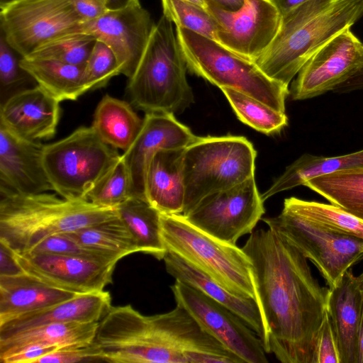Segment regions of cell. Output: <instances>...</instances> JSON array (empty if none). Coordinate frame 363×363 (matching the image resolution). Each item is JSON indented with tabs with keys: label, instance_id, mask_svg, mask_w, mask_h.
<instances>
[{
	"label": "cell",
	"instance_id": "20",
	"mask_svg": "<svg viewBox=\"0 0 363 363\" xmlns=\"http://www.w3.org/2000/svg\"><path fill=\"white\" fill-rule=\"evenodd\" d=\"M44 146L0 125V187L21 194L54 191L44 167Z\"/></svg>",
	"mask_w": 363,
	"mask_h": 363
},
{
	"label": "cell",
	"instance_id": "35",
	"mask_svg": "<svg viewBox=\"0 0 363 363\" xmlns=\"http://www.w3.org/2000/svg\"><path fill=\"white\" fill-rule=\"evenodd\" d=\"M96 40L85 32L66 34L45 43L25 58L52 60L84 67Z\"/></svg>",
	"mask_w": 363,
	"mask_h": 363
},
{
	"label": "cell",
	"instance_id": "53",
	"mask_svg": "<svg viewBox=\"0 0 363 363\" xmlns=\"http://www.w3.org/2000/svg\"><path fill=\"white\" fill-rule=\"evenodd\" d=\"M358 277H359V279H362V280L363 281V272H362V273L361 274H359Z\"/></svg>",
	"mask_w": 363,
	"mask_h": 363
},
{
	"label": "cell",
	"instance_id": "34",
	"mask_svg": "<svg viewBox=\"0 0 363 363\" xmlns=\"http://www.w3.org/2000/svg\"><path fill=\"white\" fill-rule=\"evenodd\" d=\"M238 119L266 135L279 133L288 124L281 112L243 92L230 88L220 89Z\"/></svg>",
	"mask_w": 363,
	"mask_h": 363
},
{
	"label": "cell",
	"instance_id": "16",
	"mask_svg": "<svg viewBox=\"0 0 363 363\" xmlns=\"http://www.w3.org/2000/svg\"><path fill=\"white\" fill-rule=\"evenodd\" d=\"M13 255L24 272L52 286L78 294L104 291L112 283L116 264L79 255Z\"/></svg>",
	"mask_w": 363,
	"mask_h": 363
},
{
	"label": "cell",
	"instance_id": "52",
	"mask_svg": "<svg viewBox=\"0 0 363 363\" xmlns=\"http://www.w3.org/2000/svg\"><path fill=\"white\" fill-rule=\"evenodd\" d=\"M17 0H0V8L9 4H11L13 1H16Z\"/></svg>",
	"mask_w": 363,
	"mask_h": 363
},
{
	"label": "cell",
	"instance_id": "13",
	"mask_svg": "<svg viewBox=\"0 0 363 363\" xmlns=\"http://www.w3.org/2000/svg\"><path fill=\"white\" fill-rule=\"evenodd\" d=\"M176 303L243 363H267L262 340L226 306L181 281L170 286Z\"/></svg>",
	"mask_w": 363,
	"mask_h": 363
},
{
	"label": "cell",
	"instance_id": "9",
	"mask_svg": "<svg viewBox=\"0 0 363 363\" xmlns=\"http://www.w3.org/2000/svg\"><path fill=\"white\" fill-rule=\"evenodd\" d=\"M121 156L116 149L101 140L91 126H82L57 142L45 145L43 163L59 196L68 200H86L87 194Z\"/></svg>",
	"mask_w": 363,
	"mask_h": 363
},
{
	"label": "cell",
	"instance_id": "28",
	"mask_svg": "<svg viewBox=\"0 0 363 363\" xmlns=\"http://www.w3.org/2000/svg\"><path fill=\"white\" fill-rule=\"evenodd\" d=\"M20 65L60 102L75 101L87 91L84 82V67L57 60L21 57Z\"/></svg>",
	"mask_w": 363,
	"mask_h": 363
},
{
	"label": "cell",
	"instance_id": "11",
	"mask_svg": "<svg viewBox=\"0 0 363 363\" xmlns=\"http://www.w3.org/2000/svg\"><path fill=\"white\" fill-rule=\"evenodd\" d=\"M0 9V34L21 57L57 38L84 32L73 0H17Z\"/></svg>",
	"mask_w": 363,
	"mask_h": 363
},
{
	"label": "cell",
	"instance_id": "5",
	"mask_svg": "<svg viewBox=\"0 0 363 363\" xmlns=\"http://www.w3.org/2000/svg\"><path fill=\"white\" fill-rule=\"evenodd\" d=\"M186 69L172 22L162 14L140 64L128 79L126 91L132 104L145 113L182 112L194 102Z\"/></svg>",
	"mask_w": 363,
	"mask_h": 363
},
{
	"label": "cell",
	"instance_id": "24",
	"mask_svg": "<svg viewBox=\"0 0 363 363\" xmlns=\"http://www.w3.org/2000/svg\"><path fill=\"white\" fill-rule=\"evenodd\" d=\"M163 260L167 272L175 280L199 290L237 314L262 340L264 326L257 301L231 293L208 275L177 255L167 252Z\"/></svg>",
	"mask_w": 363,
	"mask_h": 363
},
{
	"label": "cell",
	"instance_id": "44",
	"mask_svg": "<svg viewBox=\"0 0 363 363\" xmlns=\"http://www.w3.org/2000/svg\"><path fill=\"white\" fill-rule=\"evenodd\" d=\"M73 4L84 23L99 18L108 11L104 0H73Z\"/></svg>",
	"mask_w": 363,
	"mask_h": 363
},
{
	"label": "cell",
	"instance_id": "31",
	"mask_svg": "<svg viewBox=\"0 0 363 363\" xmlns=\"http://www.w3.org/2000/svg\"><path fill=\"white\" fill-rule=\"evenodd\" d=\"M303 186L363 220V167L319 175L307 180Z\"/></svg>",
	"mask_w": 363,
	"mask_h": 363
},
{
	"label": "cell",
	"instance_id": "22",
	"mask_svg": "<svg viewBox=\"0 0 363 363\" xmlns=\"http://www.w3.org/2000/svg\"><path fill=\"white\" fill-rule=\"evenodd\" d=\"M362 300L359 280L350 269L337 286L328 288L327 311L335 335L340 363H357Z\"/></svg>",
	"mask_w": 363,
	"mask_h": 363
},
{
	"label": "cell",
	"instance_id": "43",
	"mask_svg": "<svg viewBox=\"0 0 363 363\" xmlns=\"http://www.w3.org/2000/svg\"><path fill=\"white\" fill-rule=\"evenodd\" d=\"M60 349L57 346L30 345L21 347L1 360L4 363H35L38 359Z\"/></svg>",
	"mask_w": 363,
	"mask_h": 363
},
{
	"label": "cell",
	"instance_id": "4",
	"mask_svg": "<svg viewBox=\"0 0 363 363\" xmlns=\"http://www.w3.org/2000/svg\"><path fill=\"white\" fill-rule=\"evenodd\" d=\"M116 208L68 200L48 192L21 194L0 187V242L28 254L43 240L118 218Z\"/></svg>",
	"mask_w": 363,
	"mask_h": 363
},
{
	"label": "cell",
	"instance_id": "21",
	"mask_svg": "<svg viewBox=\"0 0 363 363\" xmlns=\"http://www.w3.org/2000/svg\"><path fill=\"white\" fill-rule=\"evenodd\" d=\"M111 306L108 291L77 294L69 300L0 323V340L48 324L99 322Z\"/></svg>",
	"mask_w": 363,
	"mask_h": 363
},
{
	"label": "cell",
	"instance_id": "30",
	"mask_svg": "<svg viewBox=\"0 0 363 363\" xmlns=\"http://www.w3.org/2000/svg\"><path fill=\"white\" fill-rule=\"evenodd\" d=\"M140 252L163 259L167 249L161 235V213L147 200L132 196L116 207Z\"/></svg>",
	"mask_w": 363,
	"mask_h": 363
},
{
	"label": "cell",
	"instance_id": "12",
	"mask_svg": "<svg viewBox=\"0 0 363 363\" xmlns=\"http://www.w3.org/2000/svg\"><path fill=\"white\" fill-rule=\"evenodd\" d=\"M255 177L210 194L182 216L191 225L228 243L251 234L265 213Z\"/></svg>",
	"mask_w": 363,
	"mask_h": 363
},
{
	"label": "cell",
	"instance_id": "51",
	"mask_svg": "<svg viewBox=\"0 0 363 363\" xmlns=\"http://www.w3.org/2000/svg\"><path fill=\"white\" fill-rule=\"evenodd\" d=\"M186 1H188L189 2H191L193 4H195L199 6H201V7H203L206 9L207 7L206 4L204 0H186Z\"/></svg>",
	"mask_w": 363,
	"mask_h": 363
},
{
	"label": "cell",
	"instance_id": "40",
	"mask_svg": "<svg viewBox=\"0 0 363 363\" xmlns=\"http://www.w3.org/2000/svg\"><path fill=\"white\" fill-rule=\"evenodd\" d=\"M15 51L0 35V88L4 93L21 86L28 78H32L20 65Z\"/></svg>",
	"mask_w": 363,
	"mask_h": 363
},
{
	"label": "cell",
	"instance_id": "41",
	"mask_svg": "<svg viewBox=\"0 0 363 363\" xmlns=\"http://www.w3.org/2000/svg\"><path fill=\"white\" fill-rule=\"evenodd\" d=\"M312 363H340L337 343L328 311L317 335Z\"/></svg>",
	"mask_w": 363,
	"mask_h": 363
},
{
	"label": "cell",
	"instance_id": "37",
	"mask_svg": "<svg viewBox=\"0 0 363 363\" xmlns=\"http://www.w3.org/2000/svg\"><path fill=\"white\" fill-rule=\"evenodd\" d=\"M164 15L176 26L217 41L218 25L207 9L186 0H161Z\"/></svg>",
	"mask_w": 363,
	"mask_h": 363
},
{
	"label": "cell",
	"instance_id": "25",
	"mask_svg": "<svg viewBox=\"0 0 363 363\" xmlns=\"http://www.w3.org/2000/svg\"><path fill=\"white\" fill-rule=\"evenodd\" d=\"M77 294L52 286L26 272L0 276V323L69 300Z\"/></svg>",
	"mask_w": 363,
	"mask_h": 363
},
{
	"label": "cell",
	"instance_id": "14",
	"mask_svg": "<svg viewBox=\"0 0 363 363\" xmlns=\"http://www.w3.org/2000/svg\"><path fill=\"white\" fill-rule=\"evenodd\" d=\"M350 28L334 37L301 67L289 90L294 100L333 91L363 66V43Z\"/></svg>",
	"mask_w": 363,
	"mask_h": 363
},
{
	"label": "cell",
	"instance_id": "7",
	"mask_svg": "<svg viewBox=\"0 0 363 363\" xmlns=\"http://www.w3.org/2000/svg\"><path fill=\"white\" fill-rule=\"evenodd\" d=\"M167 249L231 293L256 300L252 264L242 248L219 240L189 223L182 214L161 213Z\"/></svg>",
	"mask_w": 363,
	"mask_h": 363
},
{
	"label": "cell",
	"instance_id": "47",
	"mask_svg": "<svg viewBox=\"0 0 363 363\" xmlns=\"http://www.w3.org/2000/svg\"><path fill=\"white\" fill-rule=\"evenodd\" d=\"M206 6L212 5L228 11H235L244 4L245 0H204Z\"/></svg>",
	"mask_w": 363,
	"mask_h": 363
},
{
	"label": "cell",
	"instance_id": "49",
	"mask_svg": "<svg viewBox=\"0 0 363 363\" xmlns=\"http://www.w3.org/2000/svg\"><path fill=\"white\" fill-rule=\"evenodd\" d=\"M358 277V276H357ZM361 286L363 290V281L359 279ZM357 363H363V300L362 303V309L360 314V319L359 323L358 328V357H357Z\"/></svg>",
	"mask_w": 363,
	"mask_h": 363
},
{
	"label": "cell",
	"instance_id": "29",
	"mask_svg": "<svg viewBox=\"0 0 363 363\" xmlns=\"http://www.w3.org/2000/svg\"><path fill=\"white\" fill-rule=\"evenodd\" d=\"M363 167V150L348 155L323 157L304 154L288 166L262 194L264 201L273 195L289 190L315 177L336 171Z\"/></svg>",
	"mask_w": 363,
	"mask_h": 363
},
{
	"label": "cell",
	"instance_id": "2",
	"mask_svg": "<svg viewBox=\"0 0 363 363\" xmlns=\"http://www.w3.org/2000/svg\"><path fill=\"white\" fill-rule=\"evenodd\" d=\"M101 361L112 363H240L179 305L144 315L130 305L111 306L93 341Z\"/></svg>",
	"mask_w": 363,
	"mask_h": 363
},
{
	"label": "cell",
	"instance_id": "26",
	"mask_svg": "<svg viewBox=\"0 0 363 363\" xmlns=\"http://www.w3.org/2000/svg\"><path fill=\"white\" fill-rule=\"evenodd\" d=\"M143 123V118L131 105L106 94L98 104L91 127L101 140L125 152L133 145Z\"/></svg>",
	"mask_w": 363,
	"mask_h": 363
},
{
	"label": "cell",
	"instance_id": "27",
	"mask_svg": "<svg viewBox=\"0 0 363 363\" xmlns=\"http://www.w3.org/2000/svg\"><path fill=\"white\" fill-rule=\"evenodd\" d=\"M99 322L52 323L27 330L0 340V360L16 350L30 345L60 348L91 343Z\"/></svg>",
	"mask_w": 363,
	"mask_h": 363
},
{
	"label": "cell",
	"instance_id": "46",
	"mask_svg": "<svg viewBox=\"0 0 363 363\" xmlns=\"http://www.w3.org/2000/svg\"><path fill=\"white\" fill-rule=\"evenodd\" d=\"M363 89V66L350 79L337 85L333 92L343 94Z\"/></svg>",
	"mask_w": 363,
	"mask_h": 363
},
{
	"label": "cell",
	"instance_id": "48",
	"mask_svg": "<svg viewBox=\"0 0 363 363\" xmlns=\"http://www.w3.org/2000/svg\"><path fill=\"white\" fill-rule=\"evenodd\" d=\"M309 0H272L281 14H284Z\"/></svg>",
	"mask_w": 363,
	"mask_h": 363
},
{
	"label": "cell",
	"instance_id": "45",
	"mask_svg": "<svg viewBox=\"0 0 363 363\" xmlns=\"http://www.w3.org/2000/svg\"><path fill=\"white\" fill-rule=\"evenodd\" d=\"M23 272L11 250L0 242V276H13Z\"/></svg>",
	"mask_w": 363,
	"mask_h": 363
},
{
	"label": "cell",
	"instance_id": "39",
	"mask_svg": "<svg viewBox=\"0 0 363 363\" xmlns=\"http://www.w3.org/2000/svg\"><path fill=\"white\" fill-rule=\"evenodd\" d=\"M42 253L79 255L116 263L123 257L116 253L83 245L64 233L43 240L26 255Z\"/></svg>",
	"mask_w": 363,
	"mask_h": 363
},
{
	"label": "cell",
	"instance_id": "3",
	"mask_svg": "<svg viewBox=\"0 0 363 363\" xmlns=\"http://www.w3.org/2000/svg\"><path fill=\"white\" fill-rule=\"evenodd\" d=\"M363 16V0H309L281 15L268 48L253 62L286 86L322 47Z\"/></svg>",
	"mask_w": 363,
	"mask_h": 363
},
{
	"label": "cell",
	"instance_id": "18",
	"mask_svg": "<svg viewBox=\"0 0 363 363\" xmlns=\"http://www.w3.org/2000/svg\"><path fill=\"white\" fill-rule=\"evenodd\" d=\"M197 137L173 113H145L138 135L130 148L122 154L130 174L134 196L146 200V172L151 159L157 151L184 148Z\"/></svg>",
	"mask_w": 363,
	"mask_h": 363
},
{
	"label": "cell",
	"instance_id": "23",
	"mask_svg": "<svg viewBox=\"0 0 363 363\" xmlns=\"http://www.w3.org/2000/svg\"><path fill=\"white\" fill-rule=\"evenodd\" d=\"M184 148L160 150L148 164L145 181V198L162 214H181L183 211Z\"/></svg>",
	"mask_w": 363,
	"mask_h": 363
},
{
	"label": "cell",
	"instance_id": "38",
	"mask_svg": "<svg viewBox=\"0 0 363 363\" xmlns=\"http://www.w3.org/2000/svg\"><path fill=\"white\" fill-rule=\"evenodd\" d=\"M121 74L120 66L111 48L96 40L84 69V82L88 91L106 86L115 76Z\"/></svg>",
	"mask_w": 363,
	"mask_h": 363
},
{
	"label": "cell",
	"instance_id": "50",
	"mask_svg": "<svg viewBox=\"0 0 363 363\" xmlns=\"http://www.w3.org/2000/svg\"><path fill=\"white\" fill-rule=\"evenodd\" d=\"M108 10H117L130 4L140 2L139 0H104Z\"/></svg>",
	"mask_w": 363,
	"mask_h": 363
},
{
	"label": "cell",
	"instance_id": "33",
	"mask_svg": "<svg viewBox=\"0 0 363 363\" xmlns=\"http://www.w3.org/2000/svg\"><path fill=\"white\" fill-rule=\"evenodd\" d=\"M64 234L83 245L116 253L123 257L140 252L120 217Z\"/></svg>",
	"mask_w": 363,
	"mask_h": 363
},
{
	"label": "cell",
	"instance_id": "6",
	"mask_svg": "<svg viewBox=\"0 0 363 363\" xmlns=\"http://www.w3.org/2000/svg\"><path fill=\"white\" fill-rule=\"evenodd\" d=\"M175 31L190 72L220 89L238 90L285 112L288 86L268 77L253 61L214 40L178 26Z\"/></svg>",
	"mask_w": 363,
	"mask_h": 363
},
{
	"label": "cell",
	"instance_id": "36",
	"mask_svg": "<svg viewBox=\"0 0 363 363\" xmlns=\"http://www.w3.org/2000/svg\"><path fill=\"white\" fill-rule=\"evenodd\" d=\"M134 196L128 167L122 155L114 166L87 194L86 199L92 203L107 208H116Z\"/></svg>",
	"mask_w": 363,
	"mask_h": 363
},
{
	"label": "cell",
	"instance_id": "8",
	"mask_svg": "<svg viewBox=\"0 0 363 363\" xmlns=\"http://www.w3.org/2000/svg\"><path fill=\"white\" fill-rule=\"evenodd\" d=\"M256 155L253 145L243 136L197 137L183 153L185 195L181 214L204 196L253 177Z\"/></svg>",
	"mask_w": 363,
	"mask_h": 363
},
{
	"label": "cell",
	"instance_id": "42",
	"mask_svg": "<svg viewBox=\"0 0 363 363\" xmlns=\"http://www.w3.org/2000/svg\"><path fill=\"white\" fill-rule=\"evenodd\" d=\"M101 361L99 352L94 342L60 348L44 355L35 363H74L79 362Z\"/></svg>",
	"mask_w": 363,
	"mask_h": 363
},
{
	"label": "cell",
	"instance_id": "1",
	"mask_svg": "<svg viewBox=\"0 0 363 363\" xmlns=\"http://www.w3.org/2000/svg\"><path fill=\"white\" fill-rule=\"evenodd\" d=\"M242 248L252 264L266 352L282 363H312L328 289L313 277L307 259L269 228L253 231Z\"/></svg>",
	"mask_w": 363,
	"mask_h": 363
},
{
	"label": "cell",
	"instance_id": "17",
	"mask_svg": "<svg viewBox=\"0 0 363 363\" xmlns=\"http://www.w3.org/2000/svg\"><path fill=\"white\" fill-rule=\"evenodd\" d=\"M155 23L140 2L108 10L84 23V32L107 44L114 52L121 74L128 79L135 73L147 46Z\"/></svg>",
	"mask_w": 363,
	"mask_h": 363
},
{
	"label": "cell",
	"instance_id": "19",
	"mask_svg": "<svg viewBox=\"0 0 363 363\" xmlns=\"http://www.w3.org/2000/svg\"><path fill=\"white\" fill-rule=\"evenodd\" d=\"M60 117V101L39 85L18 91L1 104L0 125L29 141L54 137Z\"/></svg>",
	"mask_w": 363,
	"mask_h": 363
},
{
	"label": "cell",
	"instance_id": "10",
	"mask_svg": "<svg viewBox=\"0 0 363 363\" xmlns=\"http://www.w3.org/2000/svg\"><path fill=\"white\" fill-rule=\"evenodd\" d=\"M262 220L314 264L329 288L363 259V239L331 232L284 208Z\"/></svg>",
	"mask_w": 363,
	"mask_h": 363
},
{
	"label": "cell",
	"instance_id": "15",
	"mask_svg": "<svg viewBox=\"0 0 363 363\" xmlns=\"http://www.w3.org/2000/svg\"><path fill=\"white\" fill-rule=\"evenodd\" d=\"M206 9L218 25L217 42L251 61L272 42L281 18L272 0H245L235 11L212 5Z\"/></svg>",
	"mask_w": 363,
	"mask_h": 363
},
{
	"label": "cell",
	"instance_id": "32",
	"mask_svg": "<svg viewBox=\"0 0 363 363\" xmlns=\"http://www.w3.org/2000/svg\"><path fill=\"white\" fill-rule=\"evenodd\" d=\"M283 208L331 232L363 239V220L333 204L290 197Z\"/></svg>",
	"mask_w": 363,
	"mask_h": 363
}]
</instances>
